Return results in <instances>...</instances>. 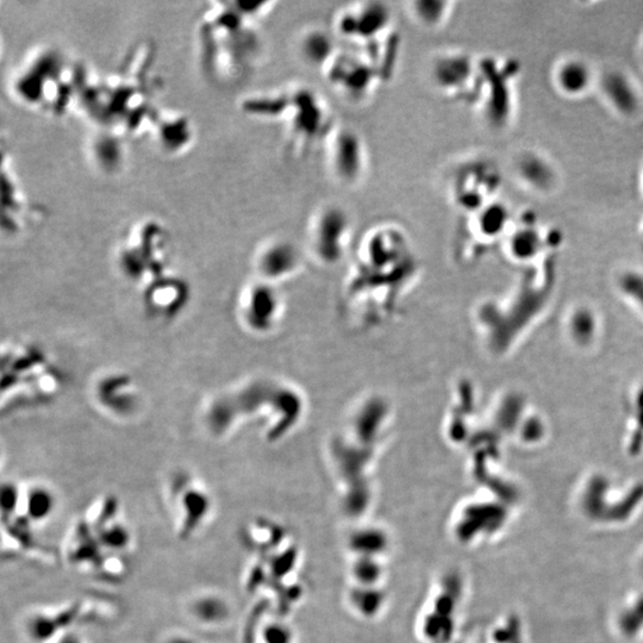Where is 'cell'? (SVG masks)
Here are the masks:
<instances>
[{"label":"cell","mask_w":643,"mask_h":643,"mask_svg":"<svg viewBox=\"0 0 643 643\" xmlns=\"http://www.w3.org/2000/svg\"><path fill=\"white\" fill-rule=\"evenodd\" d=\"M270 3H213L198 21V59L210 80H236L252 68L260 54L255 23Z\"/></svg>","instance_id":"2"},{"label":"cell","mask_w":643,"mask_h":643,"mask_svg":"<svg viewBox=\"0 0 643 643\" xmlns=\"http://www.w3.org/2000/svg\"><path fill=\"white\" fill-rule=\"evenodd\" d=\"M95 398L104 411L117 418L134 416L141 404L135 381L123 372L102 376L95 384Z\"/></svg>","instance_id":"16"},{"label":"cell","mask_w":643,"mask_h":643,"mask_svg":"<svg viewBox=\"0 0 643 643\" xmlns=\"http://www.w3.org/2000/svg\"><path fill=\"white\" fill-rule=\"evenodd\" d=\"M328 167L334 178L344 186L361 184L368 172V150L354 129L336 125L324 143Z\"/></svg>","instance_id":"10"},{"label":"cell","mask_w":643,"mask_h":643,"mask_svg":"<svg viewBox=\"0 0 643 643\" xmlns=\"http://www.w3.org/2000/svg\"><path fill=\"white\" fill-rule=\"evenodd\" d=\"M556 81L563 92L570 95H579L591 83V70L584 63L570 60L559 67L556 72Z\"/></svg>","instance_id":"21"},{"label":"cell","mask_w":643,"mask_h":643,"mask_svg":"<svg viewBox=\"0 0 643 643\" xmlns=\"http://www.w3.org/2000/svg\"><path fill=\"white\" fill-rule=\"evenodd\" d=\"M302 254L292 242L277 238L266 242L255 256L256 273L263 282H284L292 278L302 267Z\"/></svg>","instance_id":"17"},{"label":"cell","mask_w":643,"mask_h":643,"mask_svg":"<svg viewBox=\"0 0 643 643\" xmlns=\"http://www.w3.org/2000/svg\"><path fill=\"white\" fill-rule=\"evenodd\" d=\"M191 615L196 618V621L204 625H220L227 617V605L218 596L206 595L198 597L191 605Z\"/></svg>","instance_id":"22"},{"label":"cell","mask_w":643,"mask_h":643,"mask_svg":"<svg viewBox=\"0 0 643 643\" xmlns=\"http://www.w3.org/2000/svg\"><path fill=\"white\" fill-rule=\"evenodd\" d=\"M479 63L464 51H447L432 61V81L440 95L452 102H472Z\"/></svg>","instance_id":"12"},{"label":"cell","mask_w":643,"mask_h":643,"mask_svg":"<svg viewBox=\"0 0 643 643\" xmlns=\"http://www.w3.org/2000/svg\"><path fill=\"white\" fill-rule=\"evenodd\" d=\"M190 300V285L173 273L154 280L142 289L143 309L154 319H176L183 314Z\"/></svg>","instance_id":"14"},{"label":"cell","mask_w":643,"mask_h":643,"mask_svg":"<svg viewBox=\"0 0 643 643\" xmlns=\"http://www.w3.org/2000/svg\"><path fill=\"white\" fill-rule=\"evenodd\" d=\"M58 643H83L80 637L79 636L73 635V634H70L68 632L67 634V637H63V639H59V642Z\"/></svg>","instance_id":"24"},{"label":"cell","mask_w":643,"mask_h":643,"mask_svg":"<svg viewBox=\"0 0 643 643\" xmlns=\"http://www.w3.org/2000/svg\"><path fill=\"white\" fill-rule=\"evenodd\" d=\"M77 68L67 66L59 51L38 53L26 61L12 83L14 95L28 107L51 109V95H55L58 107L63 109L77 93Z\"/></svg>","instance_id":"6"},{"label":"cell","mask_w":643,"mask_h":643,"mask_svg":"<svg viewBox=\"0 0 643 643\" xmlns=\"http://www.w3.org/2000/svg\"><path fill=\"white\" fill-rule=\"evenodd\" d=\"M353 238V222L339 205L328 204L314 212L309 223V252L318 263L339 265L348 255Z\"/></svg>","instance_id":"7"},{"label":"cell","mask_w":643,"mask_h":643,"mask_svg":"<svg viewBox=\"0 0 643 643\" xmlns=\"http://www.w3.org/2000/svg\"><path fill=\"white\" fill-rule=\"evenodd\" d=\"M245 114L278 124L294 156H307L324 146L336 123L326 99L304 85L256 93L242 102Z\"/></svg>","instance_id":"3"},{"label":"cell","mask_w":643,"mask_h":643,"mask_svg":"<svg viewBox=\"0 0 643 643\" xmlns=\"http://www.w3.org/2000/svg\"><path fill=\"white\" fill-rule=\"evenodd\" d=\"M238 317L250 333L265 335L278 326L284 307L277 286L261 279L242 289L238 298Z\"/></svg>","instance_id":"13"},{"label":"cell","mask_w":643,"mask_h":643,"mask_svg":"<svg viewBox=\"0 0 643 643\" xmlns=\"http://www.w3.org/2000/svg\"><path fill=\"white\" fill-rule=\"evenodd\" d=\"M334 35L351 47L388 36L393 30L392 12L383 3L365 1L341 10L334 21Z\"/></svg>","instance_id":"11"},{"label":"cell","mask_w":643,"mask_h":643,"mask_svg":"<svg viewBox=\"0 0 643 643\" xmlns=\"http://www.w3.org/2000/svg\"><path fill=\"white\" fill-rule=\"evenodd\" d=\"M117 262L122 275L141 289L169 275L172 262L169 231L155 220L132 224L122 238Z\"/></svg>","instance_id":"5"},{"label":"cell","mask_w":643,"mask_h":643,"mask_svg":"<svg viewBox=\"0 0 643 643\" xmlns=\"http://www.w3.org/2000/svg\"><path fill=\"white\" fill-rule=\"evenodd\" d=\"M165 643H197L194 639H192V637H188V636L184 635H174L171 636L169 639H166Z\"/></svg>","instance_id":"23"},{"label":"cell","mask_w":643,"mask_h":643,"mask_svg":"<svg viewBox=\"0 0 643 643\" xmlns=\"http://www.w3.org/2000/svg\"><path fill=\"white\" fill-rule=\"evenodd\" d=\"M420 270V261L402 228L390 223L374 225L358 242L344 303L363 316L372 304V322L383 321L416 282Z\"/></svg>","instance_id":"1"},{"label":"cell","mask_w":643,"mask_h":643,"mask_svg":"<svg viewBox=\"0 0 643 643\" xmlns=\"http://www.w3.org/2000/svg\"><path fill=\"white\" fill-rule=\"evenodd\" d=\"M3 406L47 404L63 390V372L33 344H9L1 358Z\"/></svg>","instance_id":"4"},{"label":"cell","mask_w":643,"mask_h":643,"mask_svg":"<svg viewBox=\"0 0 643 643\" xmlns=\"http://www.w3.org/2000/svg\"><path fill=\"white\" fill-rule=\"evenodd\" d=\"M339 51L335 35L333 36L319 28L307 30L300 37V55L309 66L322 72L329 66Z\"/></svg>","instance_id":"18"},{"label":"cell","mask_w":643,"mask_h":643,"mask_svg":"<svg viewBox=\"0 0 643 643\" xmlns=\"http://www.w3.org/2000/svg\"><path fill=\"white\" fill-rule=\"evenodd\" d=\"M323 73L328 83L351 102L369 98L379 86L388 83L381 70L355 49L339 51Z\"/></svg>","instance_id":"8"},{"label":"cell","mask_w":643,"mask_h":643,"mask_svg":"<svg viewBox=\"0 0 643 643\" xmlns=\"http://www.w3.org/2000/svg\"><path fill=\"white\" fill-rule=\"evenodd\" d=\"M497 174L482 160L464 161L452 171L448 181L450 201L466 216L491 204Z\"/></svg>","instance_id":"9"},{"label":"cell","mask_w":643,"mask_h":643,"mask_svg":"<svg viewBox=\"0 0 643 643\" xmlns=\"http://www.w3.org/2000/svg\"><path fill=\"white\" fill-rule=\"evenodd\" d=\"M22 506L29 524L46 522L55 511L58 498L43 484H33L19 490L18 509Z\"/></svg>","instance_id":"19"},{"label":"cell","mask_w":643,"mask_h":643,"mask_svg":"<svg viewBox=\"0 0 643 643\" xmlns=\"http://www.w3.org/2000/svg\"><path fill=\"white\" fill-rule=\"evenodd\" d=\"M454 3L446 0H417L409 6L413 21L427 30H435L446 26L453 15Z\"/></svg>","instance_id":"20"},{"label":"cell","mask_w":643,"mask_h":643,"mask_svg":"<svg viewBox=\"0 0 643 643\" xmlns=\"http://www.w3.org/2000/svg\"><path fill=\"white\" fill-rule=\"evenodd\" d=\"M172 497L178 514L180 536H191L211 514V496L188 475H178L173 482Z\"/></svg>","instance_id":"15"}]
</instances>
